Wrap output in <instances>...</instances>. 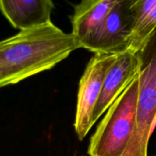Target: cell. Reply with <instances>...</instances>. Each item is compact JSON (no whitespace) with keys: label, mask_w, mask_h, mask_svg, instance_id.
Returning <instances> with one entry per match:
<instances>
[{"label":"cell","mask_w":156,"mask_h":156,"mask_svg":"<svg viewBox=\"0 0 156 156\" xmlns=\"http://www.w3.org/2000/svg\"><path fill=\"white\" fill-rule=\"evenodd\" d=\"M139 75L108 110L91 136L90 156H123L136 123Z\"/></svg>","instance_id":"2"},{"label":"cell","mask_w":156,"mask_h":156,"mask_svg":"<svg viewBox=\"0 0 156 156\" xmlns=\"http://www.w3.org/2000/svg\"><path fill=\"white\" fill-rule=\"evenodd\" d=\"M133 28L129 51L138 53L156 30V0H133Z\"/></svg>","instance_id":"9"},{"label":"cell","mask_w":156,"mask_h":156,"mask_svg":"<svg viewBox=\"0 0 156 156\" xmlns=\"http://www.w3.org/2000/svg\"><path fill=\"white\" fill-rule=\"evenodd\" d=\"M117 2V0H83L75 5L71 18V34L77 41L79 48H88Z\"/></svg>","instance_id":"7"},{"label":"cell","mask_w":156,"mask_h":156,"mask_svg":"<svg viewBox=\"0 0 156 156\" xmlns=\"http://www.w3.org/2000/svg\"><path fill=\"white\" fill-rule=\"evenodd\" d=\"M117 55L95 53L86 66L79 82L75 129L82 141L93 126L92 117L107 73Z\"/></svg>","instance_id":"4"},{"label":"cell","mask_w":156,"mask_h":156,"mask_svg":"<svg viewBox=\"0 0 156 156\" xmlns=\"http://www.w3.org/2000/svg\"><path fill=\"white\" fill-rule=\"evenodd\" d=\"M54 9L51 0H1L0 11L15 28L21 31L50 23Z\"/></svg>","instance_id":"8"},{"label":"cell","mask_w":156,"mask_h":156,"mask_svg":"<svg viewBox=\"0 0 156 156\" xmlns=\"http://www.w3.org/2000/svg\"><path fill=\"white\" fill-rule=\"evenodd\" d=\"M133 0H117L87 50L119 55L129 50L134 22Z\"/></svg>","instance_id":"5"},{"label":"cell","mask_w":156,"mask_h":156,"mask_svg":"<svg viewBox=\"0 0 156 156\" xmlns=\"http://www.w3.org/2000/svg\"><path fill=\"white\" fill-rule=\"evenodd\" d=\"M138 54L140 70L136 123L123 156H147L149 139L156 126V30Z\"/></svg>","instance_id":"3"},{"label":"cell","mask_w":156,"mask_h":156,"mask_svg":"<svg viewBox=\"0 0 156 156\" xmlns=\"http://www.w3.org/2000/svg\"><path fill=\"white\" fill-rule=\"evenodd\" d=\"M140 70V59L138 53L127 50L117 55V59L105 77L93 114V125L138 76Z\"/></svg>","instance_id":"6"},{"label":"cell","mask_w":156,"mask_h":156,"mask_svg":"<svg viewBox=\"0 0 156 156\" xmlns=\"http://www.w3.org/2000/svg\"><path fill=\"white\" fill-rule=\"evenodd\" d=\"M77 49L74 36L52 22L0 41V88L51 69Z\"/></svg>","instance_id":"1"}]
</instances>
